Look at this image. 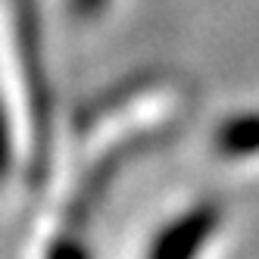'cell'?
Returning <instances> with one entry per match:
<instances>
[{"mask_svg": "<svg viewBox=\"0 0 259 259\" xmlns=\"http://www.w3.org/2000/svg\"><path fill=\"white\" fill-rule=\"evenodd\" d=\"M16 47H19V69L28 84L31 103V181L38 184L50 169V125H53V94L47 66L41 60L38 19H34L31 0H16Z\"/></svg>", "mask_w": 259, "mask_h": 259, "instance_id": "obj_1", "label": "cell"}, {"mask_svg": "<svg viewBox=\"0 0 259 259\" xmlns=\"http://www.w3.org/2000/svg\"><path fill=\"white\" fill-rule=\"evenodd\" d=\"M165 138H169L165 132H141V135H135V138H128V141L116 144L103 159H97V165L84 175V181H81V188H78L75 200L69 203V222H72V225L81 228L84 222L94 215V209L103 203V197L109 194L113 181L119 178V172L125 169V165L135 162V159H141L147 150L159 147Z\"/></svg>", "mask_w": 259, "mask_h": 259, "instance_id": "obj_2", "label": "cell"}, {"mask_svg": "<svg viewBox=\"0 0 259 259\" xmlns=\"http://www.w3.org/2000/svg\"><path fill=\"white\" fill-rule=\"evenodd\" d=\"M225 222V209L212 200H203L197 206H191L188 212H181L178 219H172L165 225L153 244L147 247L150 259H184L194 256L212 240V234L219 231V225Z\"/></svg>", "mask_w": 259, "mask_h": 259, "instance_id": "obj_3", "label": "cell"}, {"mask_svg": "<svg viewBox=\"0 0 259 259\" xmlns=\"http://www.w3.org/2000/svg\"><path fill=\"white\" fill-rule=\"evenodd\" d=\"M212 147L228 159H250L259 156V109L234 113L215 128Z\"/></svg>", "mask_w": 259, "mask_h": 259, "instance_id": "obj_4", "label": "cell"}, {"mask_svg": "<svg viewBox=\"0 0 259 259\" xmlns=\"http://www.w3.org/2000/svg\"><path fill=\"white\" fill-rule=\"evenodd\" d=\"M13 169V125L7 116V103L0 97V181H4Z\"/></svg>", "mask_w": 259, "mask_h": 259, "instance_id": "obj_5", "label": "cell"}, {"mask_svg": "<svg viewBox=\"0 0 259 259\" xmlns=\"http://www.w3.org/2000/svg\"><path fill=\"white\" fill-rule=\"evenodd\" d=\"M66 4H69V13L75 16V19L91 22V19H100V16L106 13L109 0H66Z\"/></svg>", "mask_w": 259, "mask_h": 259, "instance_id": "obj_6", "label": "cell"}]
</instances>
